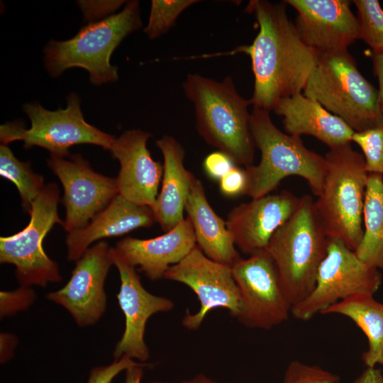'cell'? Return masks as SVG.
<instances>
[{"mask_svg":"<svg viewBox=\"0 0 383 383\" xmlns=\"http://www.w3.org/2000/svg\"><path fill=\"white\" fill-rule=\"evenodd\" d=\"M286 4L251 0L246 11L253 14L259 31L252 44L233 50L251 59L253 106L268 111L285 97L303 92L318 54L301 38L289 18Z\"/></svg>","mask_w":383,"mask_h":383,"instance_id":"cell-1","label":"cell"},{"mask_svg":"<svg viewBox=\"0 0 383 383\" xmlns=\"http://www.w3.org/2000/svg\"><path fill=\"white\" fill-rule=\"evenodd\" d=\"M194 107L196 127L209 145L245 168L253 165L255 145L250 127V99L238 91L232 78L221 81L189 74L182 84Z\"/></svg>","mask_w":383,"mask_h":383,"instance_id":"cell-2","label":"cell"},{"mask_svg":"<svg viewBox=\"0 0 383 383\" xmlns=\"http://www.w3.org/2000/svg\"><path fill=\"white\" fill-rule=\"evenodd\" d=\"M250 127L261 156L257 165L245 168L244 195L256 199L270 194L289 176L303 178L316 196L321 194L327 169L324 156L307 148L300 136L281 131L268 111L253 106Z\"/></svg>","mask_w":383,"mask_h":383,"instance_id":"cell-3","label":"cell"},{"mask_svg":"<svg viewBox=\"0 0 383 383\" xmlns=\"http://www.w3.org/2000/svg\"><path fill=\"white\" fill-rule=\"evenodd\" d=\"M328 243L313 198L300 196L297 209L273 234L267 248L292 308L314 289Z\"/></svg>","mask_w":383,"mask_h":383,"instance_id":"cell-4","label":"cell"},{"mask_svg":"<svg viewBox=\"0 0 383 383\" xmlns=\"http://www.w3.org/2000/svg\"><path fill=\"white\" fill-rule=\"evenodd\" d=\"M323 189L314 205L329 238L353 251L363 235V208L369 173L351 143L331 148Z\"/></svg>","mask_w":383,"mask_h":383,"instance_id":"cell-5","label":"cell"},{"mask_svg":"<svg viewBox=\"0 0 383 383\" xmlns=\"http://www.w3.org/2000/svg\"><path fill=\"white\" fill-rule=\"evenodd\" d=\"M141 26L139 3L130 1L119 13L89 23L71 39L49 42L44 50L45 67L53 77L75 67L87 70L94 84L116 82L118 68L111 64V56Z\"/></svg>","mask_w":383,"mask_h":383,"instance_id":"cell-6","label":"cell"},{"mask_svg":"<svg viewBox=\"0 0 383 383\" xmlns=\"http://www.w3.org/2000/svg\"><path fill=\"white\" fill-rule=\"evenodd\" d=\"M303 94L343 119L354 132L383 123L378 90L348 50L318 54Z\"/></svg>","mask_w":383,"mask_h":383,"instance_id":"cell-7","label":"cell"},{"mask_svg":"<svg viewBox=\"0 0 383 383\" xmlns=\"http://www.w3.org/2000/svg\"><path fill=\"white\" fill-rule=\"evenodd\" d=\"M67 108L49 111L39 104H26L24 111L30 120V128L20 123L1 126V144L22 140L26 148H43L50 155L69 156V148L78 144H91L110 150L115 138L88 123L84 118L76 94L67 97Z\"/></svg>","mask_w":383,"mask_h":383,"instance_id":"cell-8","label":"cell"},{"mask_svg":"<svg viewBox=\"0 0 383 383\" xmlns=\"http://www.w3.org/2000/svg\"><path fill=\"white\" fill-rule=\"evenodd\" d=\"M59 189L55 183L45 185L31 204L28 224L21 231L0 238V262L16 267L21 286L59 282L62 277L57 264L45 252L43 242L54 224L63 226L57 213Z\"/></svg>","mask_w":383,"mask_h":383,"instance_id":"cell-9","label":"cell"},{"mask_svg":"<svg viewBox=\"0 0 383 383\" xmlns=\"http://www.w3.org/2000/svg\"><path fill=\"white\" fill-rule=\"evenodd\" d=\"M382 281L377 269L362 262L355 251L336 239L329 238L326 257L316 277L314 289L292 308L297 320L309 321L331 306L357 294L374 295Z\"/></svg>","mask_w":383,"mask_h":383,"instance_id":"cell-10","label":"cell"},{"mask_svg":"<svg viewBox=\"0 0 383 383\" xmlns=\"http://www.w3.org/2000/svg\"><path fill=\"white\" fill-rule=\"evenodd\" d=\"M240 295L236 318L250 328L269 330L286 321L292 306L267 250L239 258L231 267Z\"/></svg>","mask_w":383,"mask_h":383,"instance_id":"cell-11","label":"cell"},{"mask_svg":"<svg viewBox=\"0 0 383 383\" xmlns=\"http://www.w3.org/2000/svg\"><path fill=\"white\" fill-rule=\"evenodd\" d=\"M164 279L188 286L197 296L200 309L195 313L187 311L183 326L191 331L201 325L213 309L224 308L237 318L240 309V295L231 267L206 256L196 246L178 263L169 267Z\"/></svg>","mask_w":383,"mask_h":383,"instance_id":"cell-12","label":"cell"},{"mask_svg":"<svg viewBox=\"0 0 383 383\" xmlns=\"http://www.w3.org/2000/svg\"><path fill=\"white\" fill-rule=\"evenodd\" d=\"M48 165L64 189L63 226L68 233L87 226L118 194L116 179L94 172L80 155H50Z\"/></svg>","mask_w":383,"mask_h":383,"instance_id":"cell-13","label":"cell"},{"mask_svg":"<svg viewBox=\"0 0 383 383\" xmlns=\"http://www.w3.org/2000/svg\"><path fill=\"white\" fill-rule=\"evenodd\" d=\"M112 265L108 243H96L76 261L68 282L47 299L67 309L79 326L96 323L106 309L104 284Z\"/></svg>","mask_w":383,"mask_h":383,"instance_id":"cell-14","label":"cell"},{"mask_svg":"<svg viewBox=\"0 0 383 383\" xmlns=\"http://www.w3.org/2000/svg\"><path fill=\"white\" fill-rule=\"evenodd\" d=\"M111 256L117 267L121 287L117 299L126 320L125 331L113 351L115 360L123 356L141 362L149 359V349L145 342L148 318L155 313L168 312L174 303L168 298L148 292L143 286L135 267L127 263L111 248Z\"/></svg>","mask_w":383,"mask_h":383,"instance_id":"cell-15","label":"cell"},{"mask_svg":"<svg viewBox=\"0 0 383 383\" xmlns=\"http://www.w3.org/2000/svg\"><path fill=\"white\" fill-rule=\"evenodd\" d=\"M297 12L295 22L302 40L318 52L348 50L360 39L357 16L348 0H285Z\"/></svg>","mask_w":383,"mask_h":383,"instance_id":"cell-16","label":"cell"},{"mask_svg":"<svg viewBox=\"0 0 383 383\" xmlns=\"http://www.w3.org/2000/svg\"><path fill=\"white\" fill-rule=\"evenodd\" d=\"M299 199L283 190L233 208L226 221L235 247L249 256L267 250L273 234L297 209Z\"/></svg>","mask_w":383,"mask_h":383,"instance_id":"cell-17","label":"cell"},{"mask_svg":"<svg viewBox=\"0 0 383 383\" xmlns=\"http://www.w3.org/2000/svg\"><path fill=\"white\" fill-rule=\"evenodd\" d=\"M151 134L140 129L125 131L110 148L121 165L116 178L118 194L126 199L153 208L163 174V165L152 159L147 148Z\"/></svg>","mask_w":383,"mask_h":383,"instance_id":"cell-18","label":"cell"},{"mask_svg":"<svg viewBox=\"0 0 383 383\" xmlns=\"http://www.w3.org/2000/svg\"><path fill=\"white\" fill-rule=\"evenodd\" d=\"M193 226L188 218L165 234L150 239L127 237L114 248L129 265L139 266L152 280L164 278L170 267L180 262L196 245Z\"/></svg>","mask_w":383,"mask_h":383,"instance_id":"cell-19","label":"cell"},{"mask_svg":"<svg viewBox=\"0 0 383 383\" xmlns=\"http://www.w3.org/2000/svg\"><path fill=\"white\" fill-rule=\"evenodd\" d=\"M155 221L151 207L133 203L118 194L87 226L68 233L66 238L67 260L77 261L97 240L120 236L141 227H150Z\"/></svg>","mask_w":383,"mask_h":383,"instance_id":"cell-20","label":"cell"},{"mask_svg":"<svg viewBox=\"0 0 383 383\" xmlns=\"http://www.w3.org/2000/svg\"><path fill=\"white\" fill-rule=\"evenodd\" d=\"M273 111L289 135L313 136L330 149L352 142L354 131L340 117L303 92L280 99Z\"/></svg>","mask_w":383,"mask_h":383,"instance_id":"cell-21","label":"cell"},{"mask_svg":"<svg viewBox=\"0 0 383 383\" xmlns=\"http://www.w3.org/2000/svg\"><path fill=\"white\" fill-rule=\"evenodd\" d=\"M184 211L193 226L196 246L206 256L229 267L240 258L226 221L212 209L203 184L194 174Z\"/></svg>","mask_w":383,"mask_h":383,"instance_id":"cell-22","label":"cell"},{"mask_svg":"<svg viewBox=\"0 0 383 383\" xmlns=\"http://www.w3.org/2000/svg\"><path fill=\"white\" fill-rule=\"evenodd\" d=\"M163 156L162 187L152 208L156 221L166 233L184 218L186 201L193 174L184 165L185 150L174 137L164 135L156 140Z\"/></svg>","mask_w":383,"mask_h":383,"instance_id":"cell-23","label":"cell"},{"mask_svg":"<svg viewBox=\"0 0 383 383\" xmlns=\"http://www.w3.org/2000/svg\"><path fill=\"white\" fill-rule=\"evenodd\" d=\"M321 314H339L352 320L365 333L367 349L362 355L367 367L383 365V304L373 295L357 294L338 302Z\"/></svg>","mask_w":383,"mask_h":383,"instance_id":"cell-24","label":"cell"},{"mask_svg":"<svg viewBox=\"0 0 383 383\" xmlns=\"http://www.w3.org/2000/svg\"><path fill=\"white\" fill-rule=\"evenodd\" d=\"M363 235L355 252L369 267L383 271V175L369 174L363 208Z\"/></svg>","mask_w":383,"mask_h":383,"instance_id":"cell-25","label":"cell"},{"mask_svg":"<svg viewBox=\"0 0 383 383\" xmlns=\"http://www.w3.org/2000/svg\"><path fill=\"white\" fill-rule=\"evenodd\" d=\"M0 175L16 185L22 206L29 212L33 201L45 187L43 177L35 173L29 162L19 161L4 144L0 146Z\"/></svg>","mask_w":383,"mask_h":383,"instance_id":"cell-26","label":"cell"},{"mask_svg":"<svg viewBox=\"0 0 383 383\" xmlns=\"http://www.w3.org/2000/svg\"><path fill=\"white\" fill-rule=\"evenodd\" d=\"M357 9L360 39L372 50L383 52V8L377 0L352 1Z\"/></svg>","mask_w":383,"mask_h":383,"instance_id":"cell-27","label":"cell"},{"mask_svg":"<svg viewBox=\"0 0 383 383\" xmlns=\"http://www.w3.org/2000/svg\"><path fill=\"white\" fill-rule=\"evenodd\" d=\"M196 0H152L148 23L144 32L150 39H155L169 30L177 18Z\"/></svg>","mask_w":383,"mask_h":383,"instance_id":"cell-28","label":"cell"},{"mask_svg":"<svg viewBox=\"0 0 383 383\" xmlns=\"http://www.w3.org/2000/svg\"><path fill=\"white\" fill-rule=\"evenodd\" d=\"M352 142L362 150L368 173L383 175V123L361 132H355Z\"/></svg>","mask_w":383,"mask_h":383,"instance_id":"cell-29","label":"cell"},{"mask_svg":"<svg viewBox=\"0 0 383 383\" xmlns=\"http://www.w3.org/2000/svg\"><path fill=\"white\" fill-rule=\"evenodd\" d=\"M340 377L317 365L293 360L287 366L282 383H340Z\"/></svg>","mask_w":383,"mask_h":383,"instance_id":"cell-30","label":"cell"},{"mask_svg":"<svg viewBox=\"0 0 383 383\" xmlns=\"http://www.w3.org/2000/svg\"><path fill=\"white\" fill-rule=\"evenodd\" d=\"M35 294L29 287L21 286L13 292H0V314L1 318L12 316L26 310L35 299Z\"/></svg>","mask_w":383,"mask_h":383,"instance_id":"cell-31","label":"cell"},{"mask_svg":"<svg viewBox=\"0 0 383 383\" xmlns=\"http://www.w3.org/2000/svg\"><path fill=\"white\" fill-rule=\"evenodd\" d=\"M133 359L123 356L106 366H99L91 370L87 383H111L112 380L123 370L138 365Z\"/></svg>","mask_w":383,"mask_h":383,"instance_id":"cell-32","label":"cell"},{"mask_svg":"<svg viewBox=\"0 0 383 383\" xmlns=\"http://www.w3.org/2000/svg\"><path fill=\"white\" fill-rule=\"evenodd\" d=\"M220 192L226 197L244 195L247 185L245 169L235 165L219 181Z\"/></svg>","mask_w":383,"mask_h":383,"instance_id":"cell-33","label":"cell"},{"mask_svg":"<svg viewBox=\"0 0 383 383\" xmlns=\"http://www.w3.org/2000/svg\"><path fill=\"white\" fill-rule=\"evenodd\" d=\"M235 165H238L229 155L219 150L208 155L203 162V167L207 176L218 181Z\"/></svg>","mask_w":383,"mask_h":383,"instance_id":"cell-34","label":"cell"},{"mask_svg":"<svg viewBox=\"0 0 383 383\" xmlns=\"http://www.w3.org/2000/svg\"><path fill=\"white\" fill-rule=\"evenodd\" d=\"M125 1H78L84 16L87 21L96 22L120 8Z\"/></svg>","mask_w":383,"mask_h":383,"instance_id":"cell-35","label":"cell"},{"mask_svg":"<svg viewBox=\"0 0 383 383\" xmlns=\"http://www.w3.org/2000/svg\"><path fill=\"white\" fill-rule=\"evenodd\" d=\"M1 363L4 364L9 360L13 355L16 346L18 339L16 335L11 333H1Z\"/></svg>","mask_w":383,"mask_h":383,"instance_id":"cell-36","label":"cell"},{"mask_svg":"<svg viewBox=\"0 0 383 383\" xmlns=\"http://www.w3.org/2000/svg\"><path fill=\"white\" fill-rule=\"evenodd\" d=\"M372 64L374 74L378 80V94L381 108V111L383 115V52L379 54H373Z\"/></svg>","mask_w":383,"mask_h":383,"instance_id":"cell-37","label":"cell"},{"mask_svg":"<svg viewBox=\"0 0 383 383\" xmlns=\"http://www.w3.org/2000/svg\"><path fill=\"white\" fill-rule=\"evenodd\" d=\"M352 383H383V372L376 367H367Z\"/></svg>","mask_w":383,"mask_h":383,"instance_id":"cell-38","label":"cell"},{"mask_svg":"<svg viewBox=\"0 0 383 383\" xmlns=\"http://www.w3.org/2000/svg\"><path fill=\"white\" fill-rule=\"evenodd\" d=\"M148 365L141 363L128 368L126 371L125 383H140L143 376V368Z\"/></svg>","mask_w":383,"mask_h":383,"instance_id":"cell-39","label":"cell"},{"mask_svg":"<svg viewBox=\"0 0 383 383\" xmlns=\"http://www.w3.org/2000/svg\"><path fill=\"white\" fill-rule=\"evenodd\" d=\"M148 383H176V382H165L154 381V382H150ZM178 383H217V382L210 379L209 377H206L204 374H199L192 379L183 381Z\"/></svg>","mask_w":383,"mask_h":383,"instance_id":"cell-40","label":"cell"}]
</instances>
